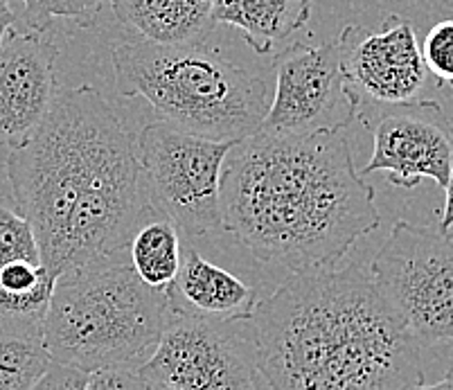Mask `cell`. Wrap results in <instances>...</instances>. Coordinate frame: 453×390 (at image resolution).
<instances>
[{"label": "cell", "instance_id": "3957f363", "mask_svg": "<svg viewBox=\"0 0 453 390\" xmlns=\"http://www.w3.org/2000/svg\"><path fill=\"white\" fill-rule=\"evenodd\" d=\"M250 330L269 390H409L424 381L419 346L361 264L291 273L257 301Z\"/></svg>", "mask_w": 453, "mask_h": 390}, {"label": "cell", "instance_id": "603a6c76", "mask_svg": "<svg viewBox=\"0 0 453 390\" xmlns=\"http://www.w3.org/2000/svg\"><path fill=\"white\" fill-rule=\"evenodd\" d=\"M86 390H154L138 371H100L88 377Z\"/></svg>", "mask_w": 453, "mask_h": 390}, {"label": "cell", "instance_id": "4fadbf2b", "mask_svg": "<svg viewBox=\"0 0 453 390\" xmlns=\"http://www.w3.org/2000/svg\"><path fill=\"white\" fill-rule=\"evenodd\" d=\"M170 295L179 311L208 318H249L257 305L253 287L208 262L195 249L185 250Z\"/></svg>", "mask_w": 453, "mask_h": 390}, {"label": "cell", "instance_id": "7c38bea8", "mask_svg": "<svg viewBox=\"0 0 453 390\" xmlns=\"http://www.w3.org/2000/svg\"><path fill=\"white\" fill-rule=\"evenodd\" d=\"M59 48L48 32L14 30L0 43V147L27 142L50 111L57 93Z\"/></svg>", "mask_w": 453, "mask_h": 390}, {"label": "cell", "instance_id": "5b68a950", "mask_svg": "<svg viewBox=\"0 0 453 390\" xmlns=\"http://www.w3.org/2000/svg\"><path fill=\"white\" fill-rule=\"evenodd\" d=\"M115 88L142 97L176 129L219 142L257 134L273 93L265 80L205 43L160 45L138 39L113 45Z\"/></svg>", "mask_w": 453, "mask_h": 390}, {"label": "cell", "instance_id": "4316f807", "mask_svg": "<svg viewBox=\"0 0 453 390\" xmlns=\"http://www.w3.org/2000/svg\"><path fill=\"white\" fill-rule=\"evenodd\" d=\"M447 237H449V240H451V244H453V226L447 231Z\"/></svg>", "mask_w": 453, "mask_h": 390}, {"label": "cell", "instance_id": "6da1fadb", "mask_svg": "<svg viewBox=\"0 0 453 390\" xmlns=\"http://www.w3.org/2000/svg\"><path fill=\"white\" fill-rule=\"evenodd\" d=\"M7 180L52 275L125 250L156 215L135 138L90 86L59 88L30 141L10 149Z\"/></svg>", "mask_w": 453, "mask_h": 390}, {"label": "cell", "instance_id": "d4e9b609", "mask_svg": "<svg viewBox=\"0 0 453 390\" xmlns=\"http://www.w3.org/2000/svg\"><path fill=\"white\" fill-rule=\"evenodd\" d=\"M14 23H16V14L10 7V0H0V43H3L7 32L14 27Z\"/></svg>", "mask_w": 453, "mask_h": 390}, {"label": "cell", "instance_id": "d6986e66", "mask_svg": "<svg viewBox=\"0 0 453 390\" xmlns=\"http://www.w3.org/2000/svg\"><path fill=\"white\" fill-rule=\"evenodd\" d=\"M26 7V26L36 32H48L55 19L77 20L80 26L90 27L102 11L106 0H20Z\"/></svg>", "mask_w": 453, "mask_h": 390}, {"label": "cell", "instance_id": "52a82bcc", "mask_svg": "<svg viewBox=\"0 0 453 390\" xmlns=\"http://www.w3.org/2000/svg\"><path fill=\"white\" fill-rule=\"evenodd\" d=\"M234 142H219L158 120L135 138L151 205L176 231L203 237L221 228V172Z\"/></svg>", "mask_w": 453, "mask_h": 390}, {"label": "cell", "instance_id": "30bf717a", "mask_svg": "<svg viewBox=\"0 0 453 390\" xmlns=\"http://www.w3.org/2000/svg\"><path fill=\"white\" fill-rule=\"evenodd\" d=\"M372 131V156L361 176L386 172L390 186L418 187L434 180L447 187L453 167V122L434 100L374 106L359 113Z\"/></svg>", "mask_w": 453, "mask_h": 390}, {"label": "cell", "instance_id": "9a60e30c", "mask_svg": "<svg viewBox=\"0 0 453 390\" xmlns=\"http://www.w3.org/2000/svg\"><path fill=\"white\" fill-rule=\"evenodd\" d=\"M311 16V0H214L212 19L244 34L257 55H271L275 43L300 27Z\"/></svg>", "mask_w": 453, "mask_h": 390}, {"label": "cell", "instance_id": "44dd1931", "mask_svg": "<svg viewBox=\"0 0 453 390\" xmlns=\"http://www.w3.org/2000/svg\"><path fill=\"white\" fill-rule=\"evenodd\" d=\"M422 57L428 75L453 88V19L435 23L422 41Z\"/></svg>", "mask_w": 453, "mask_h": 390}, {"label": "cell", "instance_id": "8992f818", "mask_svg": "<svg viewBox=\"0 0 453 390\" xmlns=\"http://www.w3.org/2000/svg\"><path fill=\"white\" fill-rule=\"evenodd\" d=\"M370 275L419 348L453 343V244L438 224L399 219Z\"/></svg>", "mask_w": 453, "mask_h": 390}, {"label": "cell", "instance_id": "ffe728a7", "mask_svg": "<svg viewBox=\"0 0 453 390\" xmlns=\"http://www.w3.org/2000/svg\"><path fill=\"white\" fill-rule=\"evenodd\" d=\"M16 260L41 262L39 244L30 221L19 210L0 205V269Z\"/></svg>", "mask_w": 453, "mask_h": 390}, {"label": "cell", "instance_id": "7402d4cb", "mask_svg": "<svg viewBox=\"0 0 453 390\" xmlns=\"http://www.w3.org/2000/svg\"><path fill=\"white\" fill-rule=\"evenodd\" d=\"M88 377V372H81L77 368L52 361L50 368L43 372V377L30 390H86Z\"/></svg>", "mask_w": 453, "mask_h": 390}, {"label": "cell", "instance_id": "484cf974", "mask_svg": "<svg viewBox=\"0 0 453 390\" xmlns=\"http://www.w3.org/2000/svg\"><path fill=\"white\" fill-rule=\"evenodd\" d=\"M409 390H453V365L449 368L447 375L440 381H435V384H424V381H419V384L411 386Z\"/></svg>", "mask_w": 453, "mask_h": 390}, {"label": "cell", "instance_id": "277c9868", "mask_svg": "<svg viewBox=\"0 0 453 390\" xmlns=\"http://www.w3.org/2000/svg\"><path fill=\"white\" fill-rule=\"evenodd\" d=\"M176 316L170 291L140 280L125 249L57 275L43 346L55 363L88 375L138 371Z\"/></svg>", "mask_w": 453, "mask_h": 390}, {"label": "cell", "instance_id": "e0dca14e", "mask_svg": "<svg viewBox=\"0 0 453 390\" xmlns=\"http://www.w3.org/2000/svg\"><path fill=\"white\" fill-rule=\"evenodd\" d=\"M55 275L30 291L0 289V334L43 343L45 316L50 310Z\"/></svg>", "mask_w": 453, "mask_h": 390}, {"label": "cell", "instance_id": "7a4b0ae2", "mask_svg": "<svg viewBox=\"0 0 453 390\" xmlns=\"http://www.w3.org/2000/svg\"><path fill=\"white\" fill-rule=\"evenodd\" d=\"M381 224L343 131L249 135L221 172V228L291 273L339 264Z\"/></svg>", "mask_w": 453, "mask_h": 390}, {"label": "cell", "instance_id": "9c48e42d", "mask_svg": "<svg viewBox=\"0 0 453 390\" xmlns=\"http://www.w3.org/2000/svg\"><path fill=\"white\" fill-rule=\"evenodd\" d=\"M359 118V97L345 81L339 41L294 43L275 57V88L257 131L304 135L343 131Z\"/></svg>", "mask_w": 453, "mask_h": 390}, {"label": "cell", "instance_id": "ba28073f", "mask_svg": "<svg viewBox=\"0 0 453 390\" xmlns=\"http://www.w3.org/2000/svg\"><path fill=\"white\" fill-rule=\"evenodd\" d=\"M140 377L154 390H262L249 318H174Z\"/></svg>", "mask_w": 453, "mask_h": 390}, {"label": "cell", "instance_id": "cb8c5ba5", "mask_svg": "<svg viewBox=\"0 0 453 390\" xmlns=\"http://www.w3.org/2000/svg\"><path fill=\"white\" fill-rule=\"evenodd\" d=\"M444 192H447V201H444V210H442V219H440V228H442L444 233L449 231L453 226V167H451V174H449V180H447V187H444Z\"/></svg>", "mask_w": 453, "mask_h": 390}, {"label": "cell", "instance_id": "8fae6325", "mask_svg": "<svg viewBox=\"0 0 453 390\" xmlns=\"http://www.w3.org/2000/svg\"><path fill=\"white\" fill-rule=\"evenodd\" d=\"M336 41L345 81L359 97V113L418 100L428 71L411 20L390 14L379 32L352 23Z\"/></svg>", "mask_w": 453, "mask_h": 390}, {"label": "cell", "instance_id": "2e32d148", "mask_svg": "<svg viewBox=\"0 0 453 390\" xmlns=\"http://www.w3.org/2000/svg\"><path fill=\"white\" fill-rule=\"evenodd\" d=\"M131 266L138 278L160 291H170L179 275L183 253L176 226L167 217L158 215L145 221L135 231L134 240L127 246Z\"/></svg>", "mask_w": 453, "mask_h": 390}, {"label": "cell", "instance_id": "5bb4252c", "mask_svg": "<svg viewBox=\"0 0 453 390\" xmlns=\"http://www.w3.org/2000/svg\"><path fill=\"white\" fill-rule=\"evenodd\" d=\"M120 23L160 45L205 43L217 26L214 0H111Z\"/></svg>", "mask_w": 453, "mask_h": 390}, {"label": "cell", "instance_id": "83f0119b", "mask_svg": "<svg viewBox=\"0 0 453 390\" xmlns=\"http://www.w3.org/2000/svg\"><path fill=\"white\" fill-rule=\"evenodd\" d=\"M451 93H453V88H451Z\"/></svg>", "mask_w": 453, "mask_h": 390}, {"label": "cell", "instance_id": "ac0fdd59", "mask_svg": "<svg viewBox=\"0 0 453 390\" xmlns=\"http://www.w3.org/2000/svg\"><path fill=\"white\" fill-rule=\"evenodd\" d=\"M52 359L39 340L0 334V390H30Z\"/></svg>", "mask_w": 453, "mask_h": 390}]
</instances>
